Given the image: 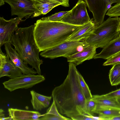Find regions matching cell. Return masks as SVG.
<instances>
[{
	"mask_svg": "<svg viewBox=\"0 0 120 120\" xmlns=\"http://www.w3.org/2000/svg\"><path fill=\"white\" fill-rule=\"evenodd\" d=\"M91 99L96 103V110L104 108L120 110V103L117 100V98L107 97L104 95H92Z\"/></svg>",
	"mask_w": 120,
	"mask_h": 120,
	"instance_id": "obj_16",
	"label": "cell"
},
{
	"mask_svg": "<svg viewBox=\"0 0 120 120\" xmlns=\"http://www.w3.org/2000/svg\"><path fill=\"white\" fill-rule=\"evenodd\" d=\"M95 113L98 114V116L102 120H111L120 116V110L110 108H102L96 110Z\"/></svg>",
	"mask_w": 120,
	"mask_h": 120,
	"instance_id": "obj_19",
	"label": "cell"
},
{
	"mask_svg": "<svg viewBox=\"0 0 120 120\" xmlns=\"http://www.w3.org/2000/svg\"><path fill=\"white\" fill-rule=\"evenodd\" d=\"M33 34L40 52L51 48L67 40L82 25L40 19L34 24Z\"/></svg>",
	"mask_w": 120,
	"mask_h": 120,
	"instance_id": "obj_2",
	"label": "cell"
},
{
	"mask_svg": "<svg viewBox=\"0 0 120 120\" xmlns=\"http://www.w3.org/2000/svg\"><path fill=\"white\" fill-rule=\"evenodd\" d=\"M25 20L18 17L9 20H5L3 17H0V48L6 43L11 44L12 34L18 29L19 23Z\"/></svg>",
	"mask_w": 120,
	"mask_h": 120,
	"instance_id": "obj_10",
	"label": "cell"
},
{
	"mask_svg": "<svg viewBox=\"0 0 120 120\" xmlns=\"http://www.w3.org/2000/svg\"><path fill=\"white\" fill-rule=\"evenodd\" d=\"M118 31L120 32V18L119 22L118 28Z\"/></svg>",
	"mask_w": 120,
	"mask_h": 120,
	"instance_id": "obj_35",
	"label": "cell"
},
{
	"mask_svg": "<svg viewBox=\"0 0 120 120\" xmlns=\"http://www.w3.org/2000/svg\"><path fill=\"white\" fill-rule=\"evenodd\" d=\"M11 8V15H17L19 19L37 17L41 15L33 6V0H4Z\"/></svg>",
	"mask_w": 120,
	"mask_h": 120,
	"instance_id": "obj_7",
	"label": "cell"
},
{
	"mask_svg": "<svg viewBox=\"0 0 120 120\" xmlns=\"http://www.w3.org/2000/svg\"><path fill=\"white\" fill-rule=\"evenodd\" d=\"M89 10L92 14L96 26L104 22L107 7L110 4L120 3V0H84Z\"/></svg>",
	"mask_w": 120,
	"mask_h": 120,
	"instance_id": "obj_9",
	"label": "cell"
},
{
	"mask_svg": "<svg viewBox=\"0 0 120 120\" xmlns=\"http://www.w3.org/2000/svg\"></svg>",
	"mask_w": 120,
	"mask_h": 120,
	"instance_id": "obj_37",
	"label": "cell"
},
{
	"mask_svg": "<svg viewBox=\"0 0 120 120\" xmlns=\"http://www.w3.org/2000/svg\"><path fill=\"white\" fill-rule=\"evenodd\" d=\"M119 64H120V52L107 59L103 65H113Z\"/></svg>",
	"mask_w": 120,
	"mask_h": 120,
	"instance_id": "obj_25",
	"label": "cell"
},
{
	"mask_svg": "<svg viewBox=\"0 0 120 120\" xmlns=\"http://www.w3.org/2000/svg\"><path fill=\"white\" fill-rule=\"evenodd\" d=\"M60 4L61 5L65 7L69 6V0H50Z\"/></svg>",
	"mask_w": 120,
	"mask_h": 120,
	"instance_id": "obj_31",
	"label": "cell"
},
{
	"mask_svg": "<svg viewBox=\"0 0 120 120\" xmlns=\"http://www.w3.org/2000/svg\"><path fill=\"white\" fill-rule=\"evenodd\" d=\"M86 46L83 41L67 40L51 48L42 52L40 55L45 58L51 59L67 57L80 51L79 48Z\"/></svg>",
	"mask_w": 120,
	"mask_h": 120,
	"instance_id": "obj_5",
	"label": "cell"
},
{
	"mask_svg": "<svg viewBox=\"0 0 120 120\" xmlns=\"http://www.w3.org/2000/svg\"><path fill=\"white\" fill-rule=\"evenodd\" d=\"M8 111L13 120H39V118L43 115L38 111L12 108H8Z\"/></svg>",
	"mask_w": 120,
	"mask_h": 120,
	"instance_id": "obj_14",
	"label": "cell"
},
{
	"mask_svg": "<svg viewBox=\"0 0 120 120\" xmlns=\"http://www.w3.org/2000/svg\"><path fill=\"white\" fill-rule=\"evenodd\" d=\"M106 15L111 17L120 16V3L112 6L107 11Z\"/></svg>",
	"mask_w": 120,
	"mask_h": 120,
	"instance_id": "obj_24",
	"label": "cell"
},
{
	"mask_svg": "<svg viewBox=\"0 0 120 120\" xmlns=\"http://www.w3.org/2000/svg\"><path fill=\"white\" fill-rule=\"evenodd\" d=\"M33 6L41 14V12L44 9L49 7H55L61 5L58 3L50 0H33Z\"/></svg>",
	"mask_w": 120,
	"mask_h": 120,
	"instance_id": "obj_21",
	"label": "cell"
},
{
	"mask_svg": "<svg viewBox=\"0 0 120 120\" xmlns=\"http://www.w3.org/2000/svg\"><path fill=\"white\" fill-rule=\"evenodd\" d=\"M77 75L81 87L86 100L91 99L92 98V95L88 85L78 71Z\"/></svg>",
	"mask_w": 120,
	"mask_h": 120,
	"instance_id": "obj_22",
	"label": "cell"
},
{
	"mask_svg": "<svg viewBox=\"0 0 120 120\" xmlns=\"http://www.w3.org/2000/svg\"><path fill=\"white\" fill-rule=\"evenodd\" d=\"M120 18L109 17L97 26L89 36L84 40L86 46L94 45L103 48L110 41L120 35L118 31Z\"/></svg>",
	"mask_w": 120,
	"mask_h": 120,
	"instance_id": "obj_4",
	"label": "cell"
},
{
	"mask_svg": "<svg viewBox=\"0 0 120 120\" xmlns=\"http://www.w3.org/2000/svg\"><path fill=\"white\" fill-rule=\"evenodd\" d=\"M111 120H120V116L114 117Z\"/></svg>",
	"mask_w": 120,
	"mask_h": 120,
	"instance_id": "obj_34",
	"label": "cell"
},
{
	"mask_svg": "<svg viewBox=\"0 0 120 120\" xmlns=\"http://www.w3.org/2000/svg\"><path fill=\"white\" fill-rule=\"evenodd\" d=\"M96 27L94 21L92 19L82 25L67 40L83 41L89 37Z\"/></svg>",
	"mask_w": 120,
	"mask_h": 120,
	"instance_id": "obj_17",
	"label": "cell"
},
{
	"mask_svg": "<svg viewBox=\"0 0 120 120\" xmlns=\"http://www.w3.org/2000/svg\"><path fill=\"white\" fill-rule=\"evenodd\" d=\"M71 119L65 117H61L54 115L45 114H43L42 116L39 118V120H70Z\"/></svg>",
	"mask_w": 120,
	"mask_h": 120,
	"instance_id": "obj_26",
	"label": "cell"
},
{
	"mask_svg": "<svg viewBox=\"0 0 120 120\" xmlns=\"http://www.w3.org/2000/svg\"><path fill=\"white\" fill-rule=\"evenodd\" d=\"M107 97L118 98L120 97V89L108 93L104 94Z\"/></svg>",
	"mask_w": 120,
	"mask_h": 120,
	"instance_id": "obj_30",
	"label": "cell"
},
{
	"mask_svg": "<svg viewBox=\"0 0 120 120\" xmlns=\"http://www.w3.org/2000/svg\"><path fill=\"white\" fill-rule=\"evenodd\" d=\"M4 110L2 109H0V120H12L11 117L9 116L8 117H5L4 114L3 113Z\"/></svg>",
	"mask_w": 120,
	"mask_h": 120,
	"instance_id": "obj_32",
	"label": "cell"
},
{
	"mask_svg": "<svg viewBox=\"0 0 120 120\" xmlns=\"http://www.w3.org/2000/svg\"><path fill=\"white\" fill-rule=\"evenodd\" d=\"M86 105L87 109L89 113L91 115L94 116L97 107L96 102L91 99L86 101Z\"/></svg>",
	"mask_w": 120,
	"mask_h": 120,
	"instance_id": "obj_27",
	"label": "cell"
},
{
	"mask_svg": "<svg viewBox=\"0 0 120 120\" xmlns=\"http://www.w3.org/2000/svg\"><path fill=\"white\" fill-rule=\"evenodd\" d=\"M30 94L31 96V102L34 109L41 111L49 105L52 96L42 95L33 90L30 91Z\"/></svg>",
	"mask_w": 120,
	"mask_h": 120,
	"instance_id": "obj_18",
	"label": "cell"
},
{
	"mask_svg": "<svg viewBox=\"0 0 120 120\" xmlns=\"http://www.w3.org/2000/svg\"><path fill=\"white\" fill-rule=\"evenodd\" d=\"M45 113L54 115L61 117L64 116L58 111L55 101L53 100L51 105L47 110L46 112Z\"/></svg>",
	"mask_w": 120,
	"mask_h": 120,
	"instance_id": "obj_28",
	"label": "cell"
},
{
	"mask_svg": "<svg viewBox=\"0 0 120 120\" xmlns=\"http://www.w3.org/2000/svg\"><path fill=\"white\" fill-rule=\"evenodd\" d=\"M109 78L112 86H116L120 84V64H115L109 71Z\"/></svg>",
	"mask_w": 120,
	"mask_h": 120,
	"instance_id": "obj_20",
	"label": "cell"
},
{
	"mask_svg": "<svg viewBox=\"0 0 120 120\" xmlns=\"http://www.w3.org/2000/svg\"><path fill=\"white\" fill-rule=\"evenodd\" d=\"M73 120H102V119L99 116L97 117L94 116L82 115L78 116L72 119Z\"/></svg>",
	"mask_w": 120,
	"mask_h": 120,
	"instance_id": "obj_29",
	"label": "cell"
},
{
	"mask_svg": "<svg viewBox=\"0 0 120 120\" xmlns=\"http://www.w3.org/2000/svg\"><path fill=\"white\" fill-rule=\"evenodd\" d=\"M11 45L9 43H6L4 45L6 54L14 64L21 70L22 74L35 75L37 73L33 68L28 67V64L22 60L17 51L12 47Z\"/></svg>",
	"mask_w": 120,
	"mask_h": 120,
	"instance_id": "obj_12",
	"label": "cell"
},
{
	"mask_svg": "<svg viewBox=\"0 0 120 120\" xmlns=\"http://www.w3.org/2000/svg\"><path fill=\"white\" fill-rule=\"evenodd\" d=\"M34 25L19 27L12 34L11 44L25 62L34 68L41 75L40 66L43 61L40 59V51L35 42L33 34Z\"/></svg>",
	"mask_w": 120,
	"mask_h": 120,
	"instance_id": "obj_3",
	"label": "cell"
},
{
	"mask_svg": "<svg viewBox=\"0 0 120 120\" xmlns=\"http://www.w3.org/2000/svg\"><path fill=\"white\" fill-rule=\"evenodd\" d=\"M54 8L53 7H49L45 8L41 11V14L45 15L50 11Z\"/></svg>",
	"mask_w": 120,
	"mask_h": 120,
	"instance_id": "obj_33",
	"label": "cell"
},
{
	"mask_svg": "<svg viewBox=\"0 0 120 120\" xmlns=\"http://www.w3.org/2000/svg\"><path fill=\"white\" fill-rule=\"evenodd\" d=\"M84 0H79L75 6L60 21L76 25H82L89 22L90 19Z\"/></svg>",
	"mask_w": 120,
	"mask_h": 120,
	"instance_id": "obj_8",
	"label": "cell"
},
{
	"mask_svg": "<svg viewBox=\"0 0 120 120\" xmlns=\"http://www.w3.org/2000/svg\"><path fill=\"white\" fill-rule=\"evenodd\" d=\"M117 99L118 101L120 103V97L117 98Z\"/></svg>",
	"mask_w": 120,
	"mask_h": 120,
	"instance_id": "obj_36",
	"label": "cell"
},
{
	"mask_svg": "<svg viewBox=\"0 0 120 120\" xmlns=\"http://www.w3.org/2000/svg\"><path fill=\"white\" fill-rule=\"evenodd\" d=\"M97 48L94 45L84 46L82 50L67 57L68 62L73 63L76 66L81 64L85 60L93 58L96 54Z\"/></svg>",
	"mask_w": 120,
	"mask_h": 120,
	"instance_id": "obj_13",
	"label": "cell"
},
{
	"mask_svg": "<svg viewBox=\"0 0 120 120\" xmlns=\"http://www.w3.org/2000/svg\"><path fill=\"white\" fill-rule=\"evenodd\" d=\"M120 52V35L110 41L99 53L96 54L94 59L102 58L107 60Z\"/></svg>",
	"mask_w": 120,
	"mask_h": 120,
	"instance_id": "obj_15",
	"label": "cell"
},
{
	"mask_svg": "<svg viewBox=\"0 0 120 120\" xmlns=\"http://www.w3.org/2000/svg\"><path fill=\"white\" fill-rule=\"evenodd\" d=\"M44 76L41 75L23 74L10 79L3 83L4 87L10 92L18 89H27L44 81Z\"/></svg>",
	"mask_w": 120,
	"mask_h": 120,
	"instance_id": "obj_6",
	"label": "cell"
},
{
	"mask_svg": "<svg viewBox=\"0 0 120 120\" xmlns=\"http://www.w3.org/2000/svg\"><path fill=\"white\" fill-rule=\"evenodd\" d=\"M76 66L69 62L66 79L62 84L54 88L52 94L59 112L71 119L80 115L92 116L86 108V100L80 86Z\"/></svg>",
	"mask_w": 120,
	"mask_h": 120,
	"instance_id": "obj_1",
	"label": "cell"
},
{
	"mask_svg": "<svg viewBox=\"0 0 120 120\" xmlns=\"http://www.w3.org/2000/svg\"><path fill=\"white\" fill-rule=\"evenodd\" d=\"M0 49V78L6 76L13 79L22 75L21 70Z\"/></svg>",
	"mask_w": 120,
	"mask_h": 120,
	"instance_id": "obj_11",
	"label": "cell"
},
{
	"mask_svg": "<svg viewBox=\"0 0 120 120\" xmlns=\"http://www.w3.org/2000/svg\"><path fill=\"white\" fill-rule=\"evenodd\" d=\"M69 11H61L56 13L48 17H45L41 19V20L53 22L60 21L64 16Z\"/></svg>",
	"mask_w": 120,
	"mask_h": 120,
	"instance_id": "obj_23",
	"label": "cell"
}]
</instances>
